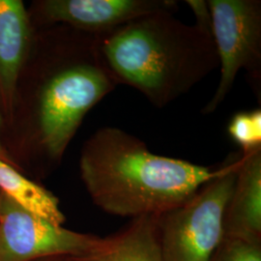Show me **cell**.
<instances>
[{
  "label": "cell",
  "instance_id": "30bf717a",
  "mask_svg": "<svg viewBox=\"0 0 261 261\" xmlns=\"http://www.w3.org/2000/svg\"><path fill=\"white\" fill-rule=\"evenodd\" d=\"M71 261H163L159 248L155 216L132 219L116 233L106 237L103 247L91 254Z\"/></svg>",
  "mask_w": 261,
  "mask_h": 261
},
{
  "label": "cell",
  "instance_id": "5b68a950",
  "mask_svg": "<svg viewBox=\"0 0 261 261\" xmlns=\"http://www.w3.org/2000/svg\"><path fill=\"white\" fill-rule=\"evenodd\" d=\"M207 4L221 76L201 112L204 115L224 102L240 70L248 73L255 89H260L261 82V1L209 0Z\"/></svg>",
  "mask_w": 261,
  "mask_h": 261
},
{
  "label": "cell",
  "instance_id": "52a82bcc",
  "mask_svg": "<svg viewBox=\"0 0 261 261\" xmlns=\"http://www.w3.org/2000/svg\"><path fill=\"white\" fill-rule=\"evenodd\" d=\"M177 10L175 0H40L28 14L35 29L66 25L100 34L145 15Z\"/></svg>",
  "mask_w": 261,
  "mask_h": 261
},
{
  "label": "cell",
  "instance_id": "4fadbf2b",
  "mask_svg": "<svg viewBox=\"0 0 261 261\" xmlns=\"http://www.w3.org/2000/svg\"><path fill=\"white\" fill-rule=\"evenodd\" d=\"M209 261H261V242L223 238Z\"/></svg>",
  "mask_w": 261,
  "mask_h": 261
},
{
  "label": "cell",
  "instance_id": "8fae6325",
  "mask_svg": "<svg viewBox=\"0 0 261 261\" xmlns=\"http://www.w3.org/2000/svg\"><path fill=\"white\" fill-rule=\"evenodd\" d=\"M0 192L24 210L53 224L62 225L65 222L56 196L1 158Z\"/></svg>",
  "mask_w": 261,
  "mask_h": 261
},
{
  "label": "cell",
  "instance_id": "9c48e42d",
  "mask_svg": "<svg viewBox=\"0 0 261 261\" xmlns=\"http://www.w3.org/2000/svg\"><path fill=\"white\" fill-rule=\"evenodd\" d=\"M223 225L224 238L261 242V147L242 153Z\"/></svg>",
  "mask_w": 261,
  "mask_h": 261
},
{
  "label": "cell",
  "instance_id": "6da1fadb",
  "mask_svg": "<svg viewBox=\"0 0 261 261\" xmlns=\"http://www.w3.org/2000/svg\"><path fill=\"white\" fill-rule=\"evenodd\" d=\"M116 86L96 34L66 25L36 29L11 120L1 132L10 164L47 176L60 165L85 115Z\"/></svg>",
  "mask_w": 261,
  "mask_h": 261
},
{
  "label": "cell",
  "instance_id": "ba28073f",
  "mask_svg": "<svg viewBox=\"0 0 261 261\" xmlns=\"http://www.w3.org/2000/svg\"><path fill=\"white\" fill-rule=\"evenodd\" d=\"M36 29L24 4L0 0V113L2 129L8 125L22 69L27 63Z\"/></svg>",
  "mask_w": 261,
  "mask_h": 261
},
{
  "label": "cell",
  "instance_id": "9a60e30c",
  "mask_svg": "<svg viewBox=\"0 0 261 261\" xmlns=\"http://www.w3.org/2000/svg\"><path fill=\"white\" fill-rule=\"evenodd\" d=\"M1 132H2V117H1V113H0V158L9 163L7 154H6L5 150L3 148V145H2V142H1Z\"/></svg>",
  "mask_w": 261,
  "mask_h": 261
},
{
  "label": "cell",
  "instance_id": "7a4b0ae2",
  "mask_svg": "<svg viewBox=\"0 0 261 261\" xmlns=\"http://www.w3.org/2000/svg\"><path fill=\"white\" fill-rule=\"evenodd\" d=\"M222 165L204 167L152 153L145 142L116 127H103L85 141L81 177L92 201L108 214L157 216L184 203Z\"/></svg>",
  "mask_w": 261,
  "mask_h": 261
},
{
  "label": "cell",
  "instance_id": "7c38bea8",
  "mask_svg": "<svg viewBox=\"0 0 261 261\" xmlns=\"http://www.w3.org/2000/svg\"><path fill=\"white\" fill-rule=\"evenodd\" d=\"M229 137L246 153L261 147V110L235 113L227 127Z\"/></svg>",
  "mask_w": 261,
  "mask_h": 261
},
{
  "label": "cell",
  "instance_id": "3957f363",
  "mask_svg": "<svg viewBox=\"0 0 261 261\" xmlns=\"http://www.w3.org/2000/svg\"><path fill=\"white\" fill-rule=\"evenodd\" d=\"M99 51L116 84L134 87L165 108L219 66L214 40L171 12H158L96 34Z\"/></svg>",
  "mask_w": 261,
  "mask_h": 261
},
{
  "label": "cell",
  "instance_id": "2e32d148",
  "mask_svg": "<svg viewBox=\"0 0 261 261\" xmlns=\"http://www.w3.org/2000/svg\"><path fill=\"white\" fill-rule=\"evenodd\" d=\"M34 261H71L70 256H55V257H46V258H41L38 260Z\"/></svg>",
  "mask_w": 261,
  "mask_h": 261
},
{
  "label": "cell",
  "instance_id": "8992f818",
  "mask_svg": "<svg viewBox=\"0 0 261 261\" xmlns=\"http://www.w3.org/2000/svg\"><path fill=\"white\" fill-rule=\"evenodd\" d=\"M105 242L106 237L69 230L32 214L0 192V261L84 256Z\"/></svg>",
  "mask_w": 261,
  "mask_h": 261
},
{
  "label": "cell",
  "instance_id": "277c9868",
  "mask_svg": "<svg viewBox=\"0 0 261 261\" xmlns=\"http://www.w3.org/2000/svg\"><path fill=\"white\" fill-rule=\"evenodd\" d=\"M242 153L229 154L221 172L184 203L155 216L163 261H209L224 238V213Z\"/></svg>",
  "mask_w": 261,
  "mask_h": 261
},
{
  "label": "cell",
  "instance_id": "5bb4252c",
  "mask_svg": "<svg viewBox=\"0 0 261 261\" xmlns=\"http://www.w3.org/2000/svg\"><path fill=\"white\" fill-rule=\"evenodd\" d=\"M186 3L191 7L196 17V25L211 34V13L207 1L188 0Z\"/></svg>",
  "mask_w": 261,
  "mask_h": 261
}]
</instances>
